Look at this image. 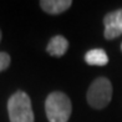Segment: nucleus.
<instances>
[{
	"mask_svg": "<svg viewBox=\"0 0 122 122\" xmlns=\"http://www.w3.org/2000/svg\"><path fill=\"white\" fill-rule=\"evenodd\" d=\"M71 110V101L64 92H51L47 96L45 111L50 122H67Z\"/></svg>",
	"mask_w": 122,
	"mask_h": 122,
	"instance_id": "f257e3e1",
	"label": "nucleus"
},
{
	"mask_svg": "<svg viewBox=\"0 0 122 122\" xmlns=\"http://www.w3.org/2000/svg\"><path fill=\"white\" fill-rule=\"evenodd\" d=\"M8 112L10 122H34L30 97L23 91L15 92L9 98Z\"/></svg>",
	"mask_w": 122,
	"mask_h": 122,
	"instance_id": "f03ea898",
	"label": "nucleus"
},
{
	"mask_svg": "<svg viewBox=\"0 0 122 122\" xmlns=\"http://www.w3.org/2000/svg\"><path fill=\"white\" fill-rule=\"evenodd\" d=\"M112 98V85L106 77H98L90 85L87 91V102L93 108H103Z\"/></svg>",
	"mask_w": 122,
	"mask_h": 122,
	"instance_id": "7ed1b4c3",
	"label": "nucleus"
},
{
	"mask_svg": "<svg viewBox=\"0 0 122 122\" xmlns=\"http://www.w3.org/2000/svg\"><path fill=\"white\" fill-rule=\"evenodd\" d=\"M105 25V37L112 40L122 35V9L107 14L103 19Z\"/></svg>",
	"mask_w": 122,
	"mask_h": 122,
	"instance_id": "20e7f679",
	"label": "nucleus"
},
{
	"mask_svg": "<svg viewBox=\"0 0 122 122\" xmlns=\"http://www.w3.org/2000/svg\"><path fill=\"white\" fill-rule=\"evenodd\" d=\"M71 5H72L71 0H41L40 1V6L44 11L52 15H57L66 11Z\"/></svg>",
	"mask_w": 122,
	"mask_h": 122,
	"instance_id": "39448f33",
	"label": "nucleus"
},
{
	"mask_svg": "<svg viewBox=\"0 0 122 122\" xmlns=\"http://www.w3.org/2000/svg\"><path fill=\"white\" fill-rule=\"evenodd\" d=\"M69 49V41L66 40L64 36L61 35H56L54 36L51 40H50L49 45H47V52L51 55V56H56L60 57L67 51Z\"/></svg>",
	"mask_w": 122,
	"mask_h": 122,
	"instance_id": "423d86ee",
	"label": "nucleus"
},
{
	"mask_svg": "<svg viewBox=\"0 0 122 122\" xmlns=\"http://www.w3.org/2000/svg\"><path fill=\"white\" fill-rule=\"evenodd\" d=\"M85 61L88 65L93 66H105L108 62V56L102 49H92L85 55Z\"/></svg>",
	"mask_w": 122,
	"mask_h": 122,
	"instance_id": "0eeeda50",
	"label": "nucleus"
},
{
	"mask_svg": "<svg viewBox=\"0 0 122 122\" xmlns=\"http://www.w3.org/2000/svg\"><path fill=\"white\" fill-rule=\"evenodd\" d=\"M10 65V56L6 52H0V72L8 69Z\"/></svg>",
	"mask_w": 122,
	"mask_h": 122,
	"instance_id": "6e6552de",
	"label": "nucleus"
},
{
	"mask_svg": "<svg viewBox=\"0 0 122 122\" xmlns=\"http://www.w3.org/2000/svg\"><path fill=\"white\" fill-rule=\"evenodd\" d=\"M0 40H1V31H0Z\"/></svg>",
	"mask_w": 122,
	"mask_h": 122,
	"instance_id": "1a4fd4ad",
	"label": "nucleus"
},
{
	"mask_svg": "<svg viewBox=\"0 0 122 122\" xmlns=\"http://www.w3.org/2000/svg\"><path fill=\"white\" fill-rule=\"evenodd\" d=\"M121 50H122V44H121Z\"/></svg>",
	"mask_w": 122,
	"mask_h": 122,
	"instance_id": "9d476101",
	"label": "nucleus"
}]
</instances>
